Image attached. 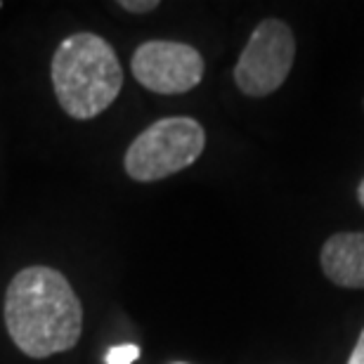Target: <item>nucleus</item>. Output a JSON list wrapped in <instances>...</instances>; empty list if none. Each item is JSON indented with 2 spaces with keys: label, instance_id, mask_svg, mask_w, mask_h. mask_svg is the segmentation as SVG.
I'll return each mask as SVG.
<instances>
[{
  "label": "nucleus",
  "instance_id": "9",
  "mask_svg": "<svg viewBox=\"0 0 364 364\" xmlns=\"http://www.w3.org/2000/svg\"><path fill=\"white\" fill-rule=\"evenodd\" d=\"M348 364H364V329L360 333L358 343H355V348H353L350 358H348Z\"/></svg>",
  "mask_w": 364,
  "mask_h": 364
},
{
  "label": "nucleus",
  "instance_id": "7",
  "mask_svg": "<svg viewBox=\"0 0 364 364\" xmlns=\"http://www.w3.org/2000/svg\"><path fill=\"white\" fill-rule=\"evenodd\" d=\"M137 358H140V348L133 343H123V346L112 348V350L105 355V364H133Z\"/></svg>",
  "mask_w": 364,
  "mask_h": 364
},
{
  "label": "nucleus",
  "instance_id": "2",
  "mask_svg": "<svg viewBox=\"0 0 364 364\" xmlns=\"http://www.w3.org/2000/svg\"><path fill=\"white\" fill-rule=\"evenodd\" d=\"M50 76L60 107L78 121L107 112L123 88V69L114 48L90 31L74 33L60 43Z\"/></svg>",
  "mask_w": 364,
  "mask_h": 364
},
{
  "label": "nucleus",
  "instance_id": "1",
  "mask_svg": "<svg viewBox=\"0 0 364 364\" xmlns=\"http://www.w3.org/2000/svg\"><path fill=\"white\" fill-rule=\"evenodd\" d=\"M7 333L33 360L71 350L83 331V305L69 279L46 265L12 277L5 294Z\"/></svg>",
  "mask_w": 364,
  "mask_h": 364
},
{
  "label": "nucleus",
  "instance_id": "6",
  "mask_svg": "<svg viewBox=\"0 0 364 364\" xmlns=\"http://www.w3.org/2000/svg\"><path fill=\"white\" fill-rule=\"evenodd\" d=\"M319 263L341 289H364V232H338L322 246Z\"/></svg>",
  "mask_w": 364,
  "mask_h": 364
},
{
  "label": "nucleus",
  "instance_id": "3",
  "mask_svg": "<svg viewBox=\"0 0 364 364\" xmlns=\"http://www.w3.org/2000/svg\"><path fill=\"white\" fill-rule=\"evenodd\" d=\"M206 147V130L189 116L154 121L126 149V173L135 182H156L189 168Z\"/></svg>",
  "mask_w": 364,
  "mask_h": 364
},
{
  "label": "nucleus",
  "instance_id": "10",
  "mask_svg": "<svg viewBox=\"0 0 364 364\" xmlns=\"http://www.w3.org/2000/svg\"><path fill=\"white\" fill-rule=\"evenodd\" d=\"M358 199L362 203V208H364V180L360 182V187H358Z\"/></svg>",
  "mask_w": 364,
  "mask_h": 364
},
{
  "label": "nucleus",
  "instance_id": "4",
  "mask_svg": "<svg viewBox=\"0 0 364 364\" xmlns=\"http://www.w3.org/2000/svg\"><path fill=\"white\" fill-rule=\"evenodd\" d=\"M296 60V38L287 21L267 17L253 28L235 67V83L249 97L279 90Z\"/></svg>",
  "mask_w": 364,
  "mask_h": 364
},
{
  "label": "nucleus",
  "instance_id": "8",
  "mask_svg": "<svg viewBox=\"0 0 364 364\" xmlns=\"http://www.w3.org/2000/svg\"><path fill=\"white\" fill-rule=\"evenodd\" d=\"M119 7H123V10H128V12H151V10H156L159 3L156 0H121Z\"/></svg>",
  "mask_w": 364,
  "mask_h": 364
},
{
  "label": "nucleus",
  "instance_id": "5",
  "mask_svg": "<svg viewBox=\"0 0 364 364\" xmlns=\"http://www.w3.org/2000/svg\"><path fill=\"white\" fill-rule=\"evenodd\" d=\"M135 81L159 95H182L201 83L203 57L196 48L176 41H147L130 60Z\"/></svg>",
  "mask_w": 364,
  "mask_h": 364
}]
</instances>
